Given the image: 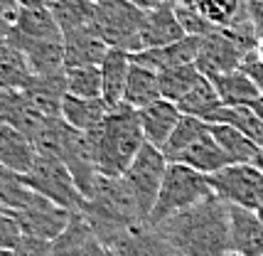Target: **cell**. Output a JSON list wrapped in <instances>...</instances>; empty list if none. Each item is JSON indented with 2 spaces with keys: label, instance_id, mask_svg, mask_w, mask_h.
Listing matches in <instances>:
<instances>
[{
  "label": "cell",
  "instance_id": "cell-12",
  "mask_svg": "<svg viewBox=\"0 0 263 256\" xmlns=\"http://www.w3.org/2000/svg\"><path fill=\"white\" fill-rule=\"evenodd\" d=\"M103 246L116 256H177L160 229L150 222H140L118 232L108 242H103Z\"/></svg>",
  "mask_w": 263,
  "mask_h": 256
},
{
  "label": "cell",
  "instance_id": "cell-29",
  "mask_svg": "<svg viewBox=\"0 0 263 256\" xmlns=\"http://www.w3.org/2000/svg\"><path fill=\"white\" fill-rule=\"evenodd\" d=\"M30 79H32V74H30L23 52H17L8 42L0 45V89L3 92H23Z\"/></svg>",
  "mask_w": 263,
  "mask_h": 256
},
{
  "label": "cell",
  "instance_id": "cell-27",
  "mask_svg": "<svg viewBox=\"0 0 263 256\" xmlns=\"http://www.w3.org/2000/svg\"><path fill=\"white\" fill-rule=\"evenodd\" d=\"M93 239V232L89 222L84 220L81 212H74L69 220L67 229L59 234L49 246V256H84L86 244Z\"/></svg>",
  "mask_w": 263,
  "mask_h": 256
},
{
  "label": "cell",
  "instance_id": "cell-8",
  "mask_svg": "<svg viewBox=\"0 0 263 256\" xmlns=\"http://www.w3.org/2000/svg\"><path fill=\"white\" fill-rule=\"evenodd\" d=\"M212 195L231 207L258 210L263 199V175L253 165H227L224 170L206 175Z\"/></svg>",
  "mask_w": 263,
  "mask_h": 256
},
{
  "label": "cell",
  "instance_id": "cell-21",
  "mask_svg": "<svg viewBox=\"0 0 263 256\" xmlns=\"http://www.w3.org/2000/svg\"><path fill=\"white\" fill-rule=\"evenodd\" d=\"M106 116H108V106L103 104V99H77L69 94L62 99V121L79 133H89L99 128Z\"/></svg>",
  "mask_w": 263,
  "mask_h": 256
},
{
  "label": "cell",
  "instance_id": "cell-3",
  "mask_svg": "<svg viewBox=\"0 0 263 256\" xmlns=\"http://www.w3.org/2000/svg\"><path fill=\"white\" fill-rule=\"evenodd\" d=\"M84 220L89 222L93 236L99 242H108L111 236L123 232L128 227L140 224L143 214L138 210L136 197L126 185L123 177H108V175H96L93 187L84 205Z\"/></svg>",
  "mask_w": 263,
  "mask_h": 256
},
{
  "label": "cell",
  "instance_id": "cell-40",
  "mask_svg": "<svg viewBox=\"0 0 263 256\" xmlns=\"http://www.w3.org/2000/svg\"><path fill=\"white\" fill-rule=\"evenodd\" d=\"M246 12L256 37L263 40V0H246Z\"/></svg>",
  "mask_w": 263,
  "mask_h": 256
},
{
  "label": "cell",
  "instance_id": "cell-19",
  "mask_svg": "<svg viewBox=\"0 0 263 256\" xmlns=\"http://www.w3.org/2000/svg\"><path fill=\"white\" fill-rule=\"evenodd\" d=\"M170 163L187 165V168H192V170H197V173H202V175H214L219 170H224L229 165V160H227V155L217 145L212 131H206L197 140H192L182 153H177Z\"/></svg>",
  "mask_w": 263,
  "mask_h": 256
},
{
  "label": "cell",
  "instance_id": "cell-39",
  "mask_svg": "<svg viewBox=\"0 0 263 256\" xmlns=\"http://www.w3.org/2000/svg\"><path fill=\"white\" fill-rule=\"evenodd\" d=\"M241 71L256 84V89L261 92L263 96V62L258 59V54H249V57L243 59V64H241Z\"/></svg>",
  "mask_w": 263,
  "mask_h": 256
},
{
  "label": "cell",
  "instance_id": "cell-10",
  "mask_svg": "<svg viewBox=\"0 0 263 256\" xmlns=\"http://www.w3.org/2000/svg\"><path fill=\"white\" fill-rule=\"evenodd\" d=\"M249 57L224 30H217L212 35L199 40V54H197V69L202 77L214 79L219 74L241 69L243 59Z\"/></svg>",
  "mask_w": 263,
  "mask_h": 256
},
{
  "label": "cell",
  "instance_id": "cell-47",
  "mask_svg": "<svg viewBox=\"0 0 263 256\" xmlns=\"http://www.w3.org/2000/svg\"><path fill=\"white\" fill-rule=\"evenodd\" d=\"M253 168H256V170H258V173L263 175V148H258V153H256V158H253Z\"/></svg>",
  "mask_w": 263,
  "mask_h": 256
},
{
  "label": "cell",
  "instance_id": "cell-6",
  "mask_svg": "<svg viewBox=\"0 0 263 256\" xmlns=\"http://www.w3.org/2000/svg\"><path fill=\"white\" fill-rule=\"evenodd\" d=\"M23 182L32 192H37L40 197L59 205L62 210L71 212V214L74 212H84L86 197L81 195L74 175L69 173V168L59 158L37 153V160H34L32 170L23 177Z\"/></svg>",
  "mask_w": 263,
  "mask_h": 256
},
{
  "label": "cell",
  "instance_id": "cell-18",
  "mask_svg": "<svg viewBox=\"0 0 263 256\" xmlns=\"http://www.w3.org/2000/svg\"><path fill=\"white\" fill-rule=\"evenodd\" d=\"M138 116H140V128H143L145 143L162 151V145L172 136V131L177 126V121L182 118V114H180L177 104H172L167 99H160L155 104L145 106L143 111H138Z\"/></svg>",
  "mask_w": 263,
  "mask_h": 256
},
{
  "label": "cell",
  "instance_id": "cell-22",
  "mask_svg": "<svg viewBox=\"0 0 263 256\" xmlns=\"http://www.w3.org/2000/svg\"><path fill=\"white\" fill-rule=\"evenodd\" d=\"M12 30L30 40L62 42V30L52 15V8H17Z\"/></svg>",
  "mask_w": 263,
  "mask_h": 256
},
{
  "label": "cell",
  "instance_id": "cell-20",
  "mask_svg": "<svg viewBox=\"0 0 263 256\" xmlns=\"http://www.w3.org/2000/svg\"><path fill=\"white\" fill-rule=\"evenodd\" d=\"M101 99L108 108L123 104L128 71H130V54L123 49H108L101 62Z\"/></svg>",
  "mask_w": 263,
  "mask_h": 256
},
{
  "label": "cell",
  "instance_id": "cell-38",
  "mask_svg": "<svg viewBox=\"0 0 263 256\" xmlns=\"http://www.w3.org/2000/svg\"><path fill=\"white\" fill-rule=\"evenodd\" d=\"M49 246L52 242H42V239H32V236H23L20 244L12 249L15 256H49Z\"/></svg>",
  "mask_w": 263,
  "mask_h": 256
},
{
  "label": "cell",
  "instance_id": "cell-54",
  "mask_svg": "<svg viewBox=\"0 0 263 256\" xmlns=\"http://www.w3.org/2000/svg\"><path fill=\"white\" fill-rule=\"evenodd\" d=\"M108 256H116V254H111V251H108Z\"/></svg>",
  "mask_w": 263,
  "mask_h": 256
},
{
  "label": "cell",
  "instance_id": "cell-33",
  "mask_svg": "<svg viewBox=\"0 0 263 256\" xmlns=\"http://www.w3.org/2000/svg\"><path fill=\"white\" fill-rule=\"evenodd\" d=\"M67 94L77 99H101V69L99 67H74L64 74Z\"/></svg>",
  "mask_w": 263,
  "mask_h": 256
},
{
  "label": "cell",
  "instance_id": "cell-32",
  "mask_svg": "<svg viewBox=\"0 0 263 256\" xmlns=\"http://www.w3.org/2000/svg\"><path fill=\"white\" fill-rule=\"evenodd\" d=\"M37 197V192H32L30 187L23 182L20 175L10 173L8 168L0 165V210L15 212L23 210L25 205H30Z\"/></svg>",
  "mask_w": 263,
  "mask_h": 256
},
{
  "label": "cell",
  "instance_id": "cell-15",
  "mask_svg": "<svg viewBox=\"0 0 263 256\" xmlns=\"http://www.w3.org/2000/svg\"><path fill=\"white\" fill-rule=\"evenodd\" d=\"M184 30L177 15H175V5H160L155 10L145 12V23L140 30V49H158V47H167L184 40Z\"/></svg>",
  "mask_w": 263,
  "mask_h": 256
},
{
  "label": "cell",
  "instance_id": "cell-31",
  "mask_svg": "<svg viewBox=\"0 0 263 256\" xmlns=\"http://www.w3.org/2000/svg\"><path fill=\"white\" fill-rule=\"evenodd\" d=\"M93 5L91 0H54L52 3V15L57 20L62 35L71 32V30H81L89 27L93 17Z\"/></svg>",
  "mask_w": 263,
  "mask_h": 256
},
{
  "label": "cell",
  "instance_id": "cell-45",
  "mask_svg": "<svg viewBox=\"0 0 263 256\" xmlns=\"http://www.w3.org/2000/svg\"><path fill=\"white\" fill-rule=\"evenodd\" d=\"M54 0H17V8H52Z\"/></svg>",
  "mask_w": 263,
  "mask_h": 256
},
{
  "label": "cell",
  "instance_id": "cell-37",
  "mask_svg": "<svg viewBox=\"0 0 263 256\" xmlns=\"http://www.w3.org/2000/svg\"><path fill=\"white\" fill-rule=\"evenodd\" d=\"M20 239H23V234L17 229L15 220L5 210H0V249H10L12 251L20 244Z\"/></svg>",
  "mask_w": 263,
  "mask_h": 256
},
{
  "label": "cell",
  "instance_id": "cell-28",
  "mask_svg": "<svg viewBox=\"0 0 263 256\" xmlns=\"http://www.w3.org/2000/svg\"><path fill=\"white\" fill-rule=\"evenodd\" d=\"M209 123H227L263 148V121L256 116L251 106H221Z\"/></svg>",
  "mask_w": 263,
  "mask_h": 256
},
{
  "label": "cell",
  "instance_id": "cell-36",
  "mask_svg": "<svg viewBox=\"0 0 263 256\" xmlns=\"http://www.w3.org/2000/svg\"><path fill=\"white\" fill-rule=\"evenodd\" d=\"M175 15H177V20H180L187 37H206L212 32H217V27L209 23L199 10H184V8L175 5Z\"/></svg>",
  "mask_w": 263,
  "mask_h": 256
},
{
  "label": "cell",
  "instance_id": "cell-24",
  "mask_svg": "<svg viewBox=\"0 0 263 256\" xmlns=\"http://www.w3.org/2000/svg\"><path fill=\"white\" fill-rule=\"evenodd\" d=\"M209 131L217 140V145L221 148V153L227 155L229 165H251L258 145L249 140L243 133H239L236 128L227 126V123H209Z\"/></svg>",
  "mask_w": 263,
  "mask_h": 256
},
{
  "label": "cell",
  "instance_id": "cell-5",
  "mask_svg": "<svg viewBox=\"0 0 263 256\" xmlns=\"http://www.w3.org/2000/svg\"><path fill=\"white\" fill-rule=\"evenodd\" d=\"M145 23V10L128 0H103L93 5L91 27L108 49H123L128 54L140 52V30Z\"/></svg>",
  "mask_w": 263,
  "mask_h": 256
},
{
  "label": "cell",
  "instance_id": "cell-52",
  "mask_svg": "<svg viewBox=\"0 0 263 256\" xmlns=\"http://www.w3.org/2000/svg\"><path fill=\"white\" fill-rule=\"evenodd\" d=\"M227 256H241V254H234V251H229V254H227Z\"/></svg>",
  "mask_w": 263,
  "mask_h": 256
},
{
  "label": "cell",
  "instance_id": "cell-1",
  "mask_svg": "<svg viewBox=\"0 0 263 256\" xmlns=\"http://www.w3.org/2000/svg\"><path fill=\"white\" fill-rule=\"evenodd\" d=\"M158 229L177 256H227L231 251L229 205L214 195L162 222Z\"/></svg>",
  "mask_w": 263,
  "mask_h": 256
},
{
  "label": "cell",
  "instance_id": "cell-11",
  "mask_svg": "<svg viewBox=\"0 0 263 256\" xmlns=\"http://www.w3.org/2000/svg\"><path fill=\"white\" fill-rule=\"evenodd\" d=\"M8 45H12L17 52H23L32 77L54 79V77H64L67 74V59H64V45L62 42L30 40V37H23L20 32L12 30Z\"/></svg>",
  "mask_w": 263,
  "mask_h": 256
},
{
  "label": "cell",
  "instance_id": "cell-53",
  "mask_svg": "<svg viewBox=\"0 0 263 256\" xmlns=\"http://www.w3.org/2000/svg\"><path fill=\"white\" fill-rule=\"evenodd\" d=\"M91 3H103V0H91Z\"/></svg>",
  "mask_w": 263,
  "mask_h": 256
},
{
  "label": "cell",
  "instance_id": "cell-30",
  "mask_svg": "<svg viewBox=\"0 0 263 256\" xmlns=\"http://www.w3.org/2000/svg\"><path fill=\"white\" fill-rule=\"evenodd\" d=\"M158 79H160L162 99H167L172 104H180L184 99V94L202 79V74L197 69V64H182V67H172V69L160 71Z\"/></svg>",
  "mask_w": 263,
  "mask_h": 256
},
{
  "label": "cell",
  "instance_id": "cell-48",
  "mask_svg": "<svg viewBox=\"0 0 263 256\" xmlns=\"http://www.w3.org/2000/svg\"><path fill=\"white\" fill-rule=\"evenodd\" d=\"M251 108H253V111H256V116H258V118H261V121H263V96H258V99L253 101V104H251Z\"/></svg>",
  "mask_w": 263,
  "mask_h": 256
},
{
  "label": "cell",
  "instance_id": "cell-2",
  "mask_svg": "<svg viewBox=\"0 0 263 256\" xmlns=\"http://www.w3.org/2000/svg\"><path fill=\"white\" fill-rule=\"evenodd\" d=\"M91 160L99 175L121 177L133 163L138 151L145 145V136L140 128V116L136 108L118 104L108 108V116L99 128L84 133Z\"/></svg>",
  "mask_w": 263,
  "mask_h": 256
},
{
  "label": "cell",
  "instance_id": "cell-44",
  "mask_svg": "<svg viewBox=\"0 0 263 256\" xmlns=\"http://www.w3.org/2000/svg\"><path fill=\"white\" fill-rule=\"evenodd\" d=\"M10 32H12V23L5 15H0V45H5L10 40Z\"/></svg>",
  "mask_w": 263,
  "mask_h": 256
},
{
  "label": "cell",
  "instance_id": "cell-25",
  "mask_svg": "<svg viewBox=\"0 0 263 256\" xmlns=\"http://www.w3.org/2000/svg\"><path fill=\"white\" fill-rule=\"evenodd\" d=\"M221 106L224 104H221V99H219L214 84L209 82L206 77H202V79H199L190 92L184 94V99L177 104V108H180V114H182V116L202 118L204 123H209L212 116L217 114Z\"/></svg>",
  "mask_w": 263,
  "mask_h": 256
},
{
  "label": "cell",
  "instance_id": "cell-35",
  "mask_svg": "<svg viewBox=\"0 0 263 256\" xmlns=\"http://www.w3.org/2000/svg\"><path fill=\"white\" fill-rule=\"evenodd\" d=\"M199 12L217 30H224L246 15V0H202Z\"/></svg>",
  "mask_w": 263,
  "mask_h": 256
},
{
  "label": "cell",
  "instance_id": "cell-4",
  "mask_svg": "<svg viewBox=\"0 0 263 256\" xmlns=\"http://www.w3.org/2000/svg\"><path fill=\"white\" fill-rule=\"evenodd\" d=\"M206 197H212V187L206 182V175L197 173L187 165L167 163L160 192H158V199H155V207L150 212L148 222L153 227H160L162 222L182 214L190 207L204 202Z\"/></svg>",
  "mask_w": 263,
  "mask_h": 256
},
{
  "label": "cell",
  "instance_id": "cell-16",
  "mask_svg": "<svg viewBox=\"0 0 263 256\" xmlns=\"http://www.w3.org/2000/svg\"><path fill=\"white\" fill-rule=\"evenodd\" d=\"M62 45H64L67 69H74V67H101L103 57L108 54L106 42L93 32L91 27L64 32L62 35Z\"/></svg>",
  "mask_w": 263,
  "mask_h": 256
},
{
  "label": "cell",
  "instance_id": "cell-34",
  "mask_svg": "<svg viewBox=\"0 0 263 256\" xmlns=\"http://www.w3.org/2000/svg\"><path fill=\"white\" fill-rule=\"evenodd\" d=\"M206 131H209V123H204L202 118H192V116L180 118L175 131H172V136L167 138V143L162 145V155L167 158V163H170L177 153H182L192 140H197L202 133H206Z\"/></svg>",
  "mask_w": 263,
  "mask_h": 256
},
{
  "label": "cell",
  "instance_id": "cell-9",
  "mask_svg": "<svg viewBox=\"0 0 263 256\" xmlns=\"http://www.w3.org/2000/svg\"><path fill=\"white\" fill-rule=\"evenodd\" d=\"M8 214L15 220L23 236H32V239H42V242H54L67 229L69 220H71V212L62 210L59 205L40 197V195L30 205H25L23 210L8 212Z\"/></svg>",
  "mask_w": 263,
  "mask_h": 256
},
{
  "label": "cell",
  "instance_id": "cell-41",
  "mask_svg": "<svg viewBox=\"0 0 263 256\" xmlns=\"http://www.w3.org/2000/svg\"><path fill=\"white\" fill-rule=\"evenodd\" d=\"M128 3H133L138 5L140 10H155V8H160V5H175V0H128Z\"/></svg>",
  "mask_w": 263,
  "mask_h": 256
},
{
  "label": "cell",
  "instance_id": "cell-49",
  "mask_svg": "<svg viewBox=\"0 0 263 256\" xmlns=\"http://www.w3.org/2000/svg\"><path fill=\"white\" fill-rule=\"evenodd\" d=\"M256 54H258V59L263 62V40H258V49H256Z\"/></svg>",
  "mask_w": 263,
  "mask_h": 256
},
{
  "label": "cell",
  "instance_id": "cell-43",
  "mask_svg": "<svg viewBox=\"0 0 263 256\" xmlns=\"http://www.w3.org/2000/svg\"><path fill=\"white\" fill-rule=\"evenodd\" d=\"M15 12H17V0H0V15H5L8 20H15Z\"/></svg>",
  "mask_w": 263,
  "mask_h": 256
},
{
  "label": "cell",
  "instance_id": "cell-13",
  "mask_svg": "<svg viewBox=\"0 0 263 256\" xmlns=\"http://www.w3.org/2000/svg\"><path fill=\"white\" fill-rule=\"evenodd\" d=\"M199 40L202 37H184L175 45L158 47V49H140L136 54H130L133 64L148 67L153 71H165L172 67H182V64H195L199 54Z\"/></svg>",
  "mask_w": 263,
  "mask_h": 256
},
{
  "label": "cell",
  "instance_id": "cell-14",
  "mask_svg": "<svg viewBox=\"0 0 263 256\" xmlns=\"http://www.w3.org/2000/svg\"><path fill=\"white\" fill-rule=\"evenodd\" d=\"M231 251L241 256H263V222L253 210L229 205Z\"/></svg>",
  "mask_w": 263,
  "mask_h": 256
},
{
  "label": "cell",
  "instance_id": "cell-26",
  "mask_svg": "<svg viewBox=\"0 0 263 256\" xmlns=\"http://www.w3.org/2000/svg\"><path fill=\"white\" fill-rule=\"evenodd\" d=\"M217 89L219 99L224 106H251L261 92L256 89V84L243 74L241 69L236 71H227V74H219L214 79H209Z\"/></svg>",
  "mask_w": 263,
  "mask_h": 256
},
{
  "label": "cell",
  "instance_id": "cell-17",
  "mask_svg": "<svg viewBox=\"0 0 263 256\" xmlns=\"http://www.w3.org/2000/svg\"><path fill=\"white\" fill-rule=\"evenodd\" d=\"M34 160H37V148L32 138H27L17 128L0 123V165L25 177L32 170Z\"/></svg>",
  "mask_w": 263,
  "mask_h": 256
},
{
  "label": "cell",
  "instance_id": "cell-50",
  "mask_svg": "<svg viewBox=\"0 0 263 256\" xmlns=\"http://www.w3.org/2000/svg\"><path fill=\"white\" fill-rule=\"evenodd\" d=\"M256 214H258V220L263 222V199H261V205H258V210H256Z\"/></svg>",
  "mask_w": 263,
  "mask_h": 256
},
{
  "label": "cell",
  "instance_id": "cell-42",
  "mask_svg": "<svg viewBox=\"0 0 263 256\" xmlns=\"http://www.w3.org/2000/svg\"><path fill=\"white\" fill-rule=\"evenodd\" d=\"M84 256H108V249L93 236L91 242L86 244V249H84Z\"/></svg>",
  "mask_w": 263,
  "mask_h": 256
},
{
  "label": "cell",
  "instance_id": "cell-46",
  "mask_svg": "<svg viewBox=\"0 0 263 256\" xmlns=\"http://www.w3.org/2000/svg\"><path fill=\"white\" fill-rule=\"evenodd\" d=\"M177 8H184V10H199L202 8V0H175Z\"/></svg>",
  "mask_w": 263,
  "mask_h": 256
},
{
  "label": "cell",
  "instance_id": "cell-51",
  "mask_svg": "<svg viewBox=\"0 0 263 256\" xmlns=\"http://www.w3.org/2000/svg\"><path fill=\"white\" fill-rule=\"evenodd\" d=\"M0 256H15L10 249H0Z\"/></svg>",
  "mask_w": 263,
  "mask_h": 256
},
{
  "label": "cell",
  "instance_id": "cell-7",
  "mask_svg": "<svg viewBox=\"0 0 263 256\" xmlns=\"http://www.w3.org/2000/svg\"><path fill=\"white\" fill-rule=\"evenodd\" d=\"M165 170H167V158L162 155V151L145 143L138 151L136 158H133V163L128 165V170L121 175L126 180V185L130 187L138 210H140L145 222L150 220V212L155 207V199H158V192H160Z\"/></svg>",
  "mask_w": 263,
  "mask_h": 256
},
{
  "label": "cell",
  "instance_id": "cell-23",
  "mask_svg": "<svg viewBox=\"0 0 263 256\" xmlns=\"http://www.w3.org/2000/svg\"><path fill=\"white\" fill-rule=\"evenodd\" d=\"M160 79H158V71L148 69V67H140L130 62V71H128V82H126V92H123V104L143 111L145 106L160 101Z\"/></svg>",
  "mask_w": 263,
  "mask_h": 256
}]
</instances>
